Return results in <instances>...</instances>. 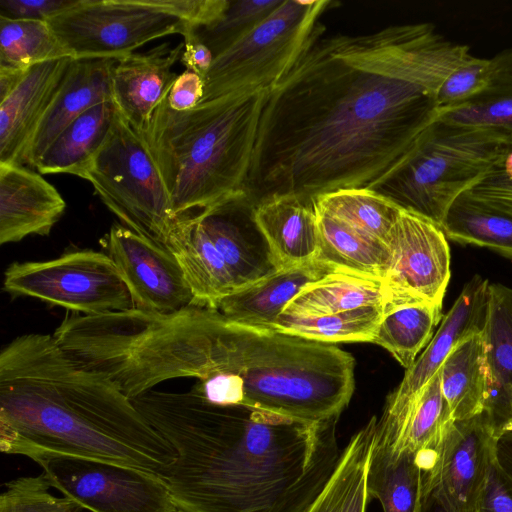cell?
Segmentation results:
<instances>
[{
    "mask_svg": "<svg viewBox=\"0 0 512 512\" xmlns=\"http://www.w3.org/2000/svg\"><path fill=\"white\" fill-rule=\"evenodd\" d=\"M470 56L427 22L321 36L267 94L249 200L371 189L437 120L441 83Z\"/></svg>",
    "mask_w": 512,
    "mask_h": 512,
    "instance_id": "cell-1",
    "label": "cell"
},
{
    "mask_svg": "<svg viewBox=\"0 0 512 512\" xmlns=\"http://www.w3.org/2000/svg\"><path fill=\"white\" fill-rule=\"evenodd\" d=\"M174 448L159 477L187 512H306L341 452L338 420L308 423L245 405H216L193 388L131 399Z\"/></svg>",
    "mask_w": 512,
    "mask_h": 512,
    "instance_id": "cell-2",
    "label": "cell"
},
{
    "mask_svg": "<svg viewBox=\"0 0 512 512\" xmlns=\"http://www.w3.org/2000/svg\"><path fill=\"white\" fill-rule=\"evenodd\" d=\"M0 448L38 465L79 459L156 475L176 461L130 398L39 333L1 350Z\"/></svg>",
    "mask_w": 512,
    "mask_h": 512,
    "instance_id": "cell-3",
    "label": "cell"
},
{
    "mask_svg": "<svg viewBox=\"0 0 512 512\" xmlns=\"http://www.w3.org/2000/svg\"><path fill=\"white\" fill-rule=\"evenodd\" d=\"M269 91L227 95L186 111L167 96L140 133L166 186L176 223L249 200L260 117Z\"/></svg>",
    "mask_w": 512,
    "mask_h": 512,
    "instance_id": "cell-4",
    "label": "cell"
},
{
    "mask_svg": "<svg viewBox=\"0 0 512 512\" xmlns=\"http://www.w3.org/2000/svg\"><path fill=\"white\" fill-rule=\"evenodd\" d=\"M223 320L195 305L172 313L131 309L66 317L53 337L76 363L134 399L167 380L218 374Z\"/></svg>",
    "mask_w": 512,
    "mask_h": 512,
    "instance_id": "cell-5",
    "label": "cell"
},
{
    "mask_svg": "<svg viewBox=\"0 0 512 512\" xmlns=\"http://www.w3.org/2000/svg\"><path fill=\"white\" fill-rule=\"evenodd\" d=\"M354 369L352 355L334 344L224 317L219 373L240 378L245 406L308 423L338 420L354 392Z\"/></svg>",
    "mask_w": 512,
    "mask_h": 512,
    "instance_id": "cell-6",
    "label": "cell"
},
{
    "mask_svg": "<svg viewBox=\"0 0 512 512\" xmlns=\"http://www.w3.org/2000/svg\"><path fill=\"white\" fill-rule=\"evenodd\" d=\"M509 141L492 131L437 119L371 189L441 228L453 202L486 175Z\"/></svg>",
    "mask_w": 512,
    "mask_h": 512,
    "instance_id": "cell-7",
    "label": "cell"
},
{
    "mask_svg": "<svg viewBox=\"0 0 512 512\" xmlns=\"http://www.w3.org/2000/svg\"><path fill=\"white\" fill-rule=\"evenodd\" d=\"M229 0H77L47 22L73 59H122L151 40L218 21Z\"/></svg>",
    "mask_w": 512,
    "mask_h": 512,
    "instance_id": "cell-8",
    "label": "cell"
},
{
    "mask_svg": "<svg viewBox=\"0 0 512 512\" xmlns=\"http://www.w3.org/2000/svg\"><path fill=\"white\" fill-rule=\"evenodd\" d=\"M330 0H283L270 15L214 57L200 102L270 91L319 39Z\"/></svg>",
    "mask_w": 512,
    "mask_h": 512,
    "instance_id": "cell-9",
    "label": "cell"
},
{
    "mask_svg": "<svg viewBox=\"0 0 512 512\" xmlns=\"http://www.w3.org/2000/svg\"><path fill=\"white\" fill-rule=\"evenodd\" d=\"M78 177L125 227L168 250L176 226L168 191L143 138L118 111Z\"/></svg>",
    "mask_w": 512,
    "mask_h": 512,
    "instance_id": "cell-10",
    "label": "cell"
},
{
    "mask_svg": "<svg viewBox=\"0 0 512 512\" xmlns=\"http://www.w3.org/2000/svg\"><path fill=\"white\" fill-rule=\"evenodd\" d=\"M3 289L84 315L135 309L131 294L107 253L72 251L46 261L14 262Z\"/></svg>",
    "mask_w": 512,
    "mask_h": 512,
    "instance_id": "cell-11",
    "label": "cell"
},
{
    "mask_svg": "<svg viewBox=\"0 0 512 512\" xmlns=\"http://www.w3.org/2000/svg\"><path fill=\"white\" fill-rule=\"evenodd\" d=\"M39 465L53 489L89 512H170L176 507L156 474L79 459Z\"/></svg>",
    "mask_w": 512,
    "mask_h": 512,
    "instance_id": "cell-12",
    "label": "cell"
},
{
    "mask_svg": "<svg viewBox=\"0 0 512 512\" xmlns=\"http://www.w3.org/2000/svg\"><path fill=\"white\" fill-rule=\"evenodd\" d=\"M389 301L442 305L450 280V248L432 221L402 209L389 236Z\"/></svg>",
    "mask_w": 512,
    "mask_h": 512,
    "instance_id": "cell-13",
    "label": "cell"
},
{
    "mask_svg": "<svg viewBox=\"0 0 512 512\" xmlns=\"http://www.w3.org/2000/svg\"><path fill=\"white\" fill-rule=\"evenodd\" d=\"M107 254L126 284L134 307L172 313L194 305V296L175 255L122 224L104 238Z\"/></svg>",
    "mask_w": 512,
    "mask_h": 512,
    "instance_id": "cell-14",
    "label": "cell"
},
{
    "mask_svg": "<svg viewBox=\"0 0 512 512\" xmlns=\"http://www.w3.org/2000/svg\"><path fill=\"white\" fill-rule=\"evenodd\" d=\"M453 421L439 370L414 397L399 406L384 407L377 420L374 445L416 455L426 487L431 489L443 442Z\"/></svg>",
    "mask_w": 512,
    "mask_h": 512,
    "instance_id": "cell-15",
    "label": "cell"
},
{
    "mask_svg": "<svg viewBox=\"0 0 512 512\" xmlns=\"http://www.w3.org/2000/svg\"><path fill=\"white\" fill-rule=\"evenodd\" d=\"M497 441L482 413L453 421L443 442L431 490L448 512H472L496 456Z\"/></svg>",
    "mask_w": 512,
    "mask_h": 512,
    "instance_id": "cell-16",
    "label": "cell"
},
{
    "mask_svg": "<svg viewBox=\"0 0 512 512\" xmlns=\"http://www.w3.org/2000/svg\"><path fill=\"white\" fill-rule=\"evenodd\" d=\"M73 58L30 67L12 92L0 100V164L23 165L31 141Z\"/></svg>",
    "mask_w": 512,
    "mask_h": 512,
    "instance_id": "cell-17",
    "label": "cell"
},
{
    "mask_svg": "<svg viewBox=\"0 0 512 512\" xmlns=\"http://www.w3.org/2000/svg\"><path fill=\"white\" fill-rule=\"evenodd\" d=\"M488 279L474 275L463 287L438 330L415 360L385 407L399 406L414 397L440 370L452 349L463 339L484 331L489 304Z\"/></svg>",
    "mask_w": 512,
    "mask_h": 512,
    "instance_id": "cell-18",
    "label": "cell"
},
{
    "mask_svg": "<svg viewBox=\"0 0 512 512\" xmlns=\"http://www.w3.org/2000/svg\"><path fill=\"white\" fill-rule=\"evenodd\" d=\"M183 49V42L173 48L166 42L145 53H132L114 65L112 102L139 134L177 79L178 74L172 68Z\"/></svg>",
    "mask_w": 512,
    "mask_h": 512,
    "instance_id": "cell-19",
    "label": "cell"
},
{
    "mask_svg": "<svg viewBox=\"0 0 512 512\" xmlns=\"http://www.w3.org/2000/svg\"><path fill=\"white\" fill-rule=\"evenodd\" d=\"M66 209L58 190L39 172L0 164V244L47 236Z\"/></svg>",
    "mask_w": 512,
    "mask_h": 512,
    "instance_id": "cell-20",
    "label": "cell"
},
{
    "mask_svg": "<svg viewBox=\"0 0 512 512\" xmlns=\"http://www.w3.org/2000/svg\"><path fill=\"white\" fill-rule=\"evenodd\" d=\"M251 217L264 237L277 270L317 259L318 215L312 199L272 194L252 206Z\"/></svg>",
    "mask_w": 512,
    "mask_h": 512,
    "instance_id": "cell-21",
    "label": "cell"
},
{
    "mask_svg": "<svg viewBox=\"0 0 512 512\" xmlns=\"http://www.w3.org/2000/svg\"><path fill=\"white\" fill-rule=\"evenodd\" d=\"M483 335L487 383L481 413L498 440L512 431V288L490 283Z\"/></svg>",
    "mask_w": 512,
    "mask_h": 512,
    "instance_id": "cell-22",
    "label": "cell"
},
{
    "mask_svg": "<svg viewBox=\"0 0 512 512\" xmlns=\"http://www.w3.org/2000/svg\"><path fill=\"white\" fill-rule=\"evenodd\" d=\"M116 59H72L62 83L31 141L25 165L36 162L58 135L85 111L112 100L111 76Z\"/></svg>",
    "mask_w": 512,
    "mask_h": 512,
    "instance_id": "cell-23",
    "label": "cell"
},
{
    "mask_svg": "<svg viewBox=\"0 0 512 512\" xmlns=\"http://www.w3.org/2000/svg\"><path fill=\"white\" fill-rule=\"evenodd\" d=\"M332 272L318 260L279 269L225 297L217 310L232 322L270 328L304 287Z\"/></svg>",
    "mask_w": 512,
    "mask_h": 512,
    "instance_id": "cell-24",
    "label": "cell"
},
{
    "mask_svg": "<svg viewBox=\"0 0 512 512\" xmlns=\"http://www.w3.org/2000/svg\"><path fill=\"white\" fill-rule=\"evenodd\" d=\"M238 203L216 206L195 219L224 260L237 291L277 271L262 234L251 237L237 215Z\"/></svg>",
    "mask_w": 512,
    "mask_h": 512,
    "instance_id": "cell-25",
    "label": "cell"
},
{
    "mask_svg": "<svg viewBox=\"0 0 512 512\" xmlns=\"http://www.w3.org/2000/svg\"><path fill=\"white\" fill-rule=\"evenodd\" d=\"M316 211L320 239L316 260L325 263L333 272L385 280L392 259L389 246L317 208Z\"/></svg>",
    "mask_w": 512,
    "mask_h": 512,
    "instance_id": "cell-26",
    "label": "cell"
},
{
    "mask_svg": "<svg viewBox=\"0 0 512 512\" xmlns=\"http://www.w3.org/2000/svg\"><path fill=\"white\" fill-rule=\"evenodd\" d=\"M377 418L373 416L349 440L324 488L306 512H365L367 471Z\"/></svg>",
    "mask_w": 512,
    "mask_h": 512,
    "instance_id": "cell-27",
    "label": "cell"
},
{
    "mask_svg": "<svg viewBox=\"0 0 512 512\" xmlns=\"http://www.w3.org/2000/svg\"><path fill=\"white\" fill-rule=\"evenodd\" d=\"M390 299L385 281L361 275L332 272L310 283L283 311L294 316H320L382 306Z\"/></svg>",
    "mask_w": 512,
    "mask_h": 512,
    "instance_id": "cell-28",
    "label": "cell"
},
{
    "mask_svg": "<svg viewBox=\"0 0 512 512\" xmlns=\"http://www.w3.org/2000/svg\"><path fill=\"white\" fill-rule=\"evenodd\" d=\"M367 497L378 499L384 512H420L425 475L416 455L374 445L367 471Z\"/></svg>",
    "mask_w": 512,
    "mask_h": 512,
    "instance_id": "cell-29",
    "label": "cell"
},
{
    "mask_svg": "<svg viewBox=\"0 0 512 512\" xmlns=\"http://www.w3.org/2000/svg\"><path fill=\"white\" fill-rule=\"evenodd\" d=\"M440 375L442 391L454 421L480 414L487 383L483 332L460 341L445 359Z\"/></svg>",
    "mask_w": 512,
    "mask_h": 512,
    "instance_id": "cell-30",
    "label": "cell"
},
{
    "mask_svg": "<svg viewBox=\"0 0 512 512\" xmlns=\"http://www.w3.org/2000/svg\"><path fill=\"white\" fill-rule=\"evenodd\" d=\"M116 112L112 100L85 111L58 135L34 168L40 174L78 176L106 140Z\"/></svg>",
    "mask_w": 512,
    "mask_h": 512,
    "instance_id": "cell-31",
    "label": "cell"
},
{
    "mask_svg": "<svg viewBox=\"0 0 512 512\" xmlns=\"http://www.w3.org/2000/svg\"><path fill=\"white\" fill-rule=\"evenodd\" d=\"M442 318V305L388 301L372 343L386 349L407 370L431 341Z\"/></svg>",
    "mask_w": 512,
    "mask_h": 512,
    "instance_id": "cell-32",
    "label": "cell"
},
{
    "mask_svg": "<svg viewBox=\"0 0 512 512\" xmlns=\"http://www.w3.org/2000/svg\"><path fill=\"white\" fill-rule=\"evenodd\" d=\"M441 229L452 241L485 247L512 259V215L466 192L450 206Z\"/></svg>",
    "mask_w": 512,
    "mask_h": 512,
    "instance_id": "cell-33",
    "label": "cell"
},
{
    "mask_svg": "<svg viewBox=\"0 0 512 512\" xmlns=\"http://www.w3.org/2000/svg\"><path fill=\"white\" fill-rule=\"evenodd\" d=\"M312 200L319 211L387 245L402 211L391 199L368 188H341Z\"/></svg>",
    "mask_w": 512,
    "mask_h": 512,
    "instance_id": "cell-34",
    "label": "cell"
},
{
    "mask_svg": "<svg viewBox=\"0 0 512 512\" xmlns=\"http://www.w3.org/2000/svg\"><path fill=\"white\" fill-rule=\"evenodd\" d=\"M383 307H362L336 314L294 316L282 313L271 329L322 342H371L383 314Z\"/></svg>",
    "mask_w": 512,
    "mask_h": 512,
    "instance_id": "cell-35",
    "label": "cell"
},
{
    "mask_svg": "<svg viewBox=\"0 0 512 512\" xmlns=\"http://www.w3.org/2000/svg\"><path fill=\"white\" fill-rule=\"evenodd\" d=\"M62 57L70 56L47 21L0 16V66L28 69Z\"/></svg>",
    "mask_w": 512,
    "mask_h": 512,
    "instance_id": "cell-36",
    "label": "cell"
},
{
    "mask_svg": "<svg viewBox=\"0 0 512 512\" xmlns=\"http://www.w3.org/2000/svg\"><path fill=\"white\" fill-rule=\"evenodd\" d=\"M445 123L492 131L512 140V85L492 84L468 101L439 113Z\"/></svg>",
    "mask_w": 512,
    "mask_h": 512,
    "instance_id": "cell-37",
    "label": "cell"
},
{
    "mask_svg": "<svg viewBox=\"0 0 512 512\" xmlns=\"http://www.w3.org/2000/svg\"><path fill=\"white\" fill-rule=\"evenodd\" d=\"M282 2L283 0L230 1L227 10L218 21L193 31L215 57L264 20Z\"/></svg>",
    "mask_w": 512,
    "mask_h": 512,
    "instance_id": "cell-38",
    "label": "cell"
},
{
    "mask_svg": "<svg viewBox=\"0 0 512 512\" xmlns=\"http://www.w3.org/2000/svg\"><path fill=\"white\" fill-rule=\"evenodd\" d=\"M0 512H83L75 500L56 496L43 472L21 476L4 484Z\"/></svg>",
    "mask_w": 512,
    "mask_h": 512,
    "instance_id": "cell-39",
    "label": "cell"
},
{
    "mask_svg": "<svg viewBox=\"0 0 512 512\" xmlns=\"http://www.w3.org/2000/svg\"><path fill=\"white\" fill-rule=\"evenodd\" d=\"M492 81L491 59L470 56L441 83L436 96L439 113L468 101L491 86Z\"/></svg>",
    "mask_w": 512,
    "mask_h": 512,
    "instance_id": "cell-40",
    "label": "cell"
},
{
    "mask_svg": "<svg viewBox=\"0 0 512 512\" xmlns=\"http://www.w3.org/2000/svg\"><path fill=\"white\" fill-rule=\"evenodd\" d=\"M466 193L512 215V140L486 175Z\"/></svg>",
    "mask_w": 512,
    "mask_h": 512,
    "instance_id": "cell-41",
    "label": "cell"
},
{
    "mask_svg": "<svg viewBox=\"0 0 512 512\" xmlns=\"http://www.w3.org/2000/svg\"><path fill=\"white\" fill-rule=\"evenodd\" d=\"M472 512H512V479L492 460Z\"/></svg>",
    "mask_w": 512,
    "mask_h": 512,
    "instance_id": "cell-42",
    "label": "cell"
},
{
    "mask_svg": "<svg viewBox=\"0 0 512 512\" xmlns=\"http://www.w3.org/2000/svg\"><path fill=\"white\" fill-rule=\"evenodd\" d=\"M76 2L77 0H0V16L48 21Z\"/></svg>",
    "mask_w": 512,
    "mask_h": 512,
    "instance_id": "cell-43",
    "label": "cell"
},
{
    "mask_svg": "<svg viewBox=\"0 0 512 512\" xmlns=\"http://www.w3.org/2000/svg\"><path fill=\"white\" fill-rule=\"evenodd\" d=\"M192 388L213 404L243 405V387L237 375L229 373L215 374L196 383Z\"/></svg>",
    "mask_w": 512,
    "mask_h": 512,
    "instance_id": "cell-44",
    "label": "cell"
},
{
    "mask_svg": "<svg viewBox=\"0 0 512 512\" xmlns=\"http://www.w3.org/2000/svg\"><path fill=\"white\" fill-rule=\"evenodd\" d=\"M204 94V81L196 73L185 70L172 85L167 101L171 109L186 111L194 108Z\"/></svg>",
    "mask_w": 512,
    "mask_h": 512,
    "instance_id": "cell-45",
    "label": "cell"
},
{
    "mask_svg": "<svg viewBox=\"0 0 512 512\" xmlns=\"http://www.w3.org/2000/svg\"><path fill=\"white\" fill-rule=\"evenodd\" d=\"M183 38L184 49L180 61L186 70L196 73L204 81L211 68L214 55L193 30L185 33Z\"/></svg>",
    "mask_w": 512,
    "mask_h": 512,
    "instance_id": "cell-46",
    "label": "cell"
},
{
    "mask_svg": "<svg viewBox=\"0 0 512 512\" xmlns=\"http://www.w3.org/2000/svg\"><path fill=\"white\" fill-rule=\"evenodd\" d=\"M491 60L493 64V82L512 85V48L501 51Z\"/></svg>",
    "mask_w": 512,
    "mask_h": 512,
    "instance_id": "cell-47",
    "label": "cell"
},
{
    "mask_svg": "<svg viewBox=\"0 0 512 512\" xmlns=\"http://www.w3.org/2000/svg\"><path fill=\"white\" fill-rule=\"evenodd\" d=\"M28 69L0 66V100H3L12 92Z\"/></svg>",
    "mask_w": 512,
    "mask_h": 512,
    "instance_id": "cell-48",
    "label": "cell"
},
{
    "mask_svg": "<svg viewBox=\"0 0 512 512\" xmlns=\"http://www.w3.org/2000/svg\"><path fill=\"white\" fill-rule=\"evenodd\" d=\"M496 458L500 467L512 479V431L498 439Z\"/></svg>",
    "mask_w": 512,
    "mask_h": 512,
    "instance_id": "cell-49",
    "label": "cell"
},
{
    "mask_svg": "<svg viewBox=\"0 0 512 512\" xmlns=\"http://www.w3.org/2000/svg\"><path fill=\"white\" fill-rule=\"evenodd\" d=\"M420 512H448V510L435 493L430 491L422 500Z\"/></svg>",
    "mask_w": 512,
    "mask_h": 512,
    "instance_id": "cell-50",
    "label": "cell"
}]
</instances>
